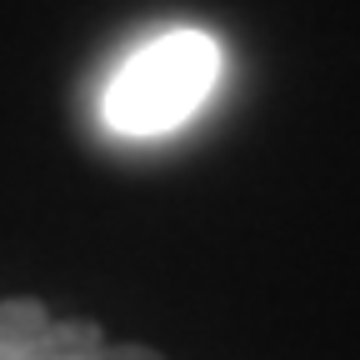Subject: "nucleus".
Wrapping results in <instances>:
<instances>
[{"label":"nucleus","mask_w":360,"mask_h":360,"mask_svg":"<svg viewBox=\"0 0 360 360\" xmlns=\"http://www.w3.org/2000/svg\"><path fill=\"white\" fill-rule=\"evenodd\" d=\"M215 70H220V51L205 30H170L115 70V80L105 85L101 115L115 135H130V141L170 135L205 105Z\"/></svg>","instance_id":"nucleus-1"},{"label":"nucleus","mask_w":360,"mask_h":360,"mask_svg":"<svg viewBox=\"0 0 360 360\" xmlns=\"http://www.w3.org/2000/svg\"><path fill=\"white\" fill-rule=\"evenodd\" d=\"M0 360H160L150 345H110L96 321H56L30 295L0 300Z\"/></svg>","instance_id":"nucleus-2"}]
</instances>
